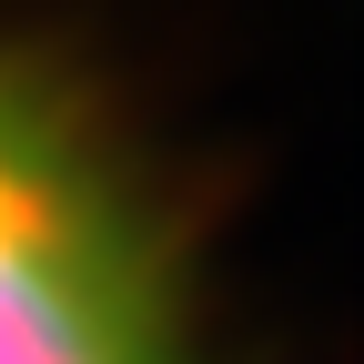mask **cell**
Instances as JSON below:
<instances>
[{"mask_svg":"<svg viewBox=\"0 0 364 364\" xmlns=\"http://www.w3.org/2000/svg\"><path fill=\"white\" fill-rule=\"evenodd\" d=\"M0 364H213L172 233L71 91L0 51Z\"/></svg>","mask_w":364,"mask_h":364,"instance_id":"1","label":"cell"}]
</instances>
